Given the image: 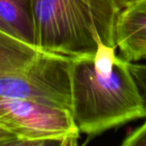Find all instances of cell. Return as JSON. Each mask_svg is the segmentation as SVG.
<instances>
[{
    "label": "cell",
    "instance_id": "6da1fadb",
    "mask_svg": "<svg viewBox=\"0 0 146 146\" xmlns=\"http://www.w3.org/2000/svg\"><path fill=\"white\" fill-rule=\"evenodd\" d=\"M116 47L99 42L92 56L72 59V115L80 133L98 136L146 117L143 97L129 62Z\"/></svg>",
    "mask_w": 146,
    "mask_h": 146
},
{
    "label": "cell",
    "instance_id": "7a4b0ae2",
    "mask_svg": "<svg viewBox=\"0 0 146 146\" xmlns=\"http://www.w3.org/2000/svg\"><path fill=\"white\" fill-rule=\"evenodd\" d=\"M35 46L70 58L92 56L99 42L117 47L115 0H33Z\"/></svg>",
    "mask_w": 146,
    "mask_h": 146
},
{
    "label": "cell",
    "instance_id": "3957f363",
    "mask_svg": "<svg viewBox=\"0 0 146 146\" xmlns=\"http://www.w3.org/2000/svg\"><path fill=\"white\" fill-rule=\"evenodd\" d=\"M0 127L22 146L77 145L80 134L70 110L15 98H0Z\"/></svg>",
    "mask_w": 146,
    "mask_h": 146
},
{
    "label": "cell",
    "instance_id": "277c9868",
    "mask_svg": "<svg viewBox=\"0 0 146 146\" xmlns=\"http://www.w3.org/2000/svg\"><path fill=\"white\" fill-rule=\"evenodd\" d=\"M72 59L45 53L23 70L0 76V98L28 100L71 111Z\"/></svg>",
    "mask_w": 146,
    "mask_h": 146
},
{
    "label": "cell",
    "instance_id": "5b68a950",
    "mask_svg": "<svg viewBox=\"0 0 146 146\" xmlns=\"http://www.w3.org/2000/svg\"><path fill=\"white\" fill-rule=\"evenodd\" d=\"M115 38L122 58L130 62L142 60L146 54V0L121 9Z\"/></svg>",
    "mask_w": 146,
    "mask_h": 146
},
{
    "label": "cell",
    "instance_id": "8992f818",
    "mask_svg": "<svg viewBox=\"0 0 146 146\" xmlns=\"http://www.w3.org/2000/svg\"><path fill=\"white\" fill-rule=\"evenodd\" d=\"M45 53L0 28V76L23 70Z\"/></svg>",
    "mask_w": 146,
    "mask_h": 146
},
{
    "label": "cell",
    "instance_id": "52a82bcc",
    "mask_svg": "<svg viewBox=\"0 0 146 146\" xmlns=\"http://www.w3.org/2000/svg\"><path fill=\"white\" fill-rule=\"evenodd\" d=\"M0 19L18 37L35 46L33 0H0Z\"/></svg>",
    "mask_w": 146,
    "mask_h": 146
},
{
    "label": "cell",
    "instance_id": "ba28073f",
    "mask_svg": "<svg viewBox=\"0 0 146 146\" xmlns=\"http://www.w3.org/2000/svg\"><path fill=\"white\" fill-rule=\"evenodd\" d=\"M122 146H146V117L145 122L132 130L121 142Z\"/></svg>",
    "mask_w": 146,
    "mask_h": 146
},
{
    "label": "cell",
    "instance_id": "9c48e42d",
    "mask_svg": "<svg viewBox=\"0 0 146 146\" xmlns=\"http://www.w3.org/2000/svg\"><path fill=\"white\" fill-rule=\"evenodd\" d=\"M129 68L138 84V86L144 99L146 110V64H139L129 62Z\"/></svg>",
    "mask_w": 146,
    "mask_h": 146
},
{
    "label": "cell",
    "instance_id": "30bf717a",
    "mask_svg": "<svg viewBox=\"0 0 146 146\" xmlns=\"http://www.w3.org/2000/svg\"><path fill=\"white\" fill-rule=\"evenodd\" d=\"M0 146H22V143L13 133L0 127Z\"/></svg>",
    "mask_w": 146,
    "mask_h": 146
},
{
    "label": "cell",
    "instance_id": "8fae6325",
    "mask_svg": "<svg viewBox=\"0 0 146 146\" xmlns=\"http://www.w3.org/2000/svg\"><path fill=\"white\" fill-rule=\"evenodd\" d=\"M143 1H145V0H115V2L117 3V5L120 7L121 9L127 8V7L132 6L133 4L141 3Z\"/></svg>",
    "mask_w": 146,
    "mask_h": 146
},
{
    "label": "cell",
    "instance_id": "7c38bea8",
    "mask_svg": "<svg viewBox=\"0 0 146 146\" xmlns=\"http://www.w3.org/2000/svg\"><path fill=\"white\" fill-rule=\"evenodd\" d=\"M0 28H2V29H4V30H6V31L9 32L10 33L16 35V34H15V33H14V32H13V31H12V30H11V29H10V28H9V27H8V26H7L5 23H4V22H3V21L1 20V19H0ZM16 36H17V35H16ZM19 38H20V37H19Z\"/></svg>",
    "mask_w": 146,
    "mask_h": 146
},
{
    "label": "cell",
    "instance_id": "4fadbf2b",
    "mask_svg": "<svg viewBox=\"0 0 146 146\" xmlns=\"http://www.w3.org/2000/svg\"><path fill=\"white\" fill-rule=\"evenodd\" d=\"M142 60H145L146 61V54L144 56H143V57H142Z\"/></svg>",
    "mask_w": 146,
    "mask_h": 146
}]
</instances>
